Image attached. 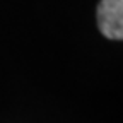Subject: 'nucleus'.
Listing matches in <instances>:
<instances>
[{
	"instance_id": "1",
	"label": "nucleus",
	"mask_w": 123,
	"mask_h": 123,
	"mask_svg": "<svg viewBox=\"0 0 123 123\" xmlns=\"http://www.w3.org/2000/svg\"><path fill=\"white\" fill-rule=\"evenodd\" d=\"M99 31L110 39L123 38V0H101L98 5Z\"/></svg>"
}]
</instances>
